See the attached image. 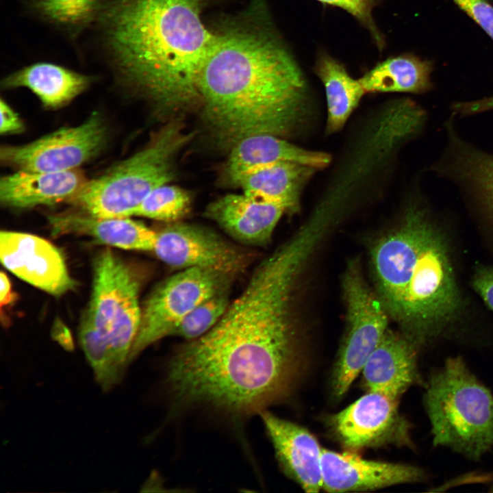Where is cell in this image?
Listing matches in <instances>:
<instances>
[{
	"mask_svg": "<svg viewBox=\"0 0 493 493\" xmlns=\"http://www.w3.org/2000/svg\"><path fill=\"white\" fill-rule=\"evenodd\" d=\"M291 296L275 277L252 275L220 320L170 358L166 381L173 399L247 416L288 397L304 368Z\"/></svg>",
	"mask_w": 493,
	"mask_h": 493,
	"instance_id": "6da1fadb",
	"label": "cell"
},
{
	"mask_svg": "<svg viewBox=\"0 0 493 493\" xmlns=\"http://www.w3.org/2000/svg\"><path fill=\"white\" fill-rule=\"evenodd\" d=\"M199 91L204 122L217 142L230 149L253 135H290L308 116L303 71L263 26L234 25L216 34Z\"/></svg>",
	"mask_w": 493,
	"mask_h": 493,
	"instance_id": "7a4b0ae2",
	"label": "cell"
},
{
	"mask_svg": "<svg viewBox=\"0 0 493 493\" xmlns=\"http://www.w3.org/2000/svg\"><path fill=\"white\" fill-rule=\"evenodd\" d=\"M203 0H106L94 25L120 84L161 115L200 101L199 79L216 34L201 15Z\"/></svg>",
	"mask_w": 493,
	"mask_h": 493,
	"instance_id": "3957f363",
	"label": "cell"
},
{
	"mask_svg": "<svg viewBox=\"0 0 493 493\" xmlns=\"http://www.w3.org/2000/svg\"><path fill=\"white\" fill-rule=\"evenodd\" d=\"M372 263L383 305L417 348L459 312L446 240L422 205L409 203L400 225L375 244Z\"/></svg>",
	"mask_w": 493,
	"mask_h": 493,
	"instance_id": "277c9868",
	"label": "cell"
},
{
	"mask_svg": "<svg viewBox=\"0 0 493 493\" xmlns=\"http://www.w3.org/2000/svg\"><path fill=\"white\" fill-rule=\"evenodd\" d=\"M140 281L112 250L94 260L91 296L79 330L80 344L101 388L118 383L131 362L141 321Z\"/></svg>",
	"mask_w": 493,
	"mask_h": 493,
	"instance_id": "5b68a950",
	"label": "cell"
},
{
	"mask_svg": "<svg viewBox=\"0 0 493 493\" xmlns=\"http://www.w3.org/2000/svg\"><path fill=\"white\" fill-rule=\"evenodd\" d=\"M424 403L433 444L444 446L472 461L493 448V394L461 357L433 369L425 384Z\"/></svg>",
	"mask_w": 493,
	"mask_h": 493,
	"instance_id": "8992f818",
	"label": "cell"
},
{
	"mask_svg": "<svg viewBox=\"0 0 493 493\" xmlns=\"http://www.w3.org/2000/svg\"><path fill=\"white\" fill-rule=\"evenodd\" d=\"M192 136L181 123H169L145 148L88 180L70 203L95 217L134 216L151 191L173 179L177 156Z\"/></svg>",
	"mask_w": 493,
	"mask_h": 493,
	"instance_id": "52a82bcc",
	"label": "cell"
},
{
	"mask_svg": "<svg viewBox=\"0 0 493 493\" xmlns=\"http://www.w3.org/2000/svg\"><path fill=\"white\" fill-rule=\"evenodd\" d=\"M233 277L215 270L191 268L182 269L163 281L149 295L142 309L131 361L153 343L169 336L193 308L229 287Z\"/></svg>",
	"mask_w": 493,
	"mask_h": 493,
	"instance_id": "ba28073f",
	"label": "cell"
},
{
	"mask_svg": "<svg viewBox=\"0 0 493 493\" xmlns=\"http://www.w3.org/2000/svg\"><path fill=\"white\" fill-rule=\"evenodd\" d=\"M343 289L347 309L346 336L332 375V390L340 398L349 389L366 360L388 330L384 307L351 265Z\"/></svg>",
	"mask_w": 493,
	"mask_h": 493,
	"instance_id": "9c48e42d",
	"label": "cell"
},
{
	"mask_svg": "<svg viewBox=\"0 0 493 493\" xmlns=\"http://www.w3.org/2000/svg\"><path fill=\"white\" fill-rule=\"evenodd\" d=\"M106 135L103 121L93 113L78 126L61 128L26 144L1 147L0 158L21 170H75L102 150Z\"/></svg>",
	"mask_w": 493,
	"mask_h": 493,
	"instance_id": "30bf717a",
	"label": "cell"
},
{
	"mask_svg": "<svg viewBox=\"0 0 493 493\" xmlns=\"http://www.w3.org/2000/svg\"><path fill=\"white\" fill-rule=\"evenodd\" d=\"M399 399L367 391L329 418L334 435L352 451L385 445L414 448L411 424L399 410Z\"/></svg>",
	"mask_w": 493,
	"mask_h": 493,
	"instance_id": "8fae6325",
	"label": "cell"
},
{
	"mask_svg": "<svg viewBox=\"0 0 493 493\" xmlns=\"http://www.w3.org/2000/svg\"><path fill=\"white\" fill-rule=\"evenodd\" d=\"M170 266L199 268L236 276L246 266V253L216 232L196 225L175 223L157 232L153 250Z\"/></svg>",
	"mask_w": 493,
	"mask_h": 493,
	"instance_id": "7c38bea8",
	"label": "cell"
},
{
	"mask_svg": "<svg viewBox=\"0 0 493 493\" xmlns=\"http://www.w3.org/2000/svg\"><path fill=\"white\" fill-rule=\"evenodd\" d=\"M0 257L9 271L51 295L61 296L77 285L60 250L39 236L2 231Z\"/></svg>",
	"mask_w": 493,
	"mask_h": 493,
	"instance_id": "4fadbf2b",
	"label": "cell"
},
{
	"mask_svg": "<svg viewBox=\"0 0 493 493\" xmlns=\"http://www.w3.org/2000/svg\"><path fill=\"white\" fill-rule=\"evenodd\" d=\"M323 488L329 492L364 491L427 479L420 468L366 459L352 452L322 448Z\"/></svg>",
	"mask_w": 493,
	"mask_h": 493,
	"instance_id": "5bb4252c",
	"label": "cell"
},
{
	"mask_svg": "<svg viewBox=\"0 0 493 493\" xmlns=\"http://www.w3.org/2000/svg\"><path fill=\"white\" fill-rule=\"evenodd\" d=\"M453 116L444 123L446 143L432 170L479 203L493 220V153L462 138Z\"/></svg>",
	"mask_w": 493,
	"mask_h": 493,
	"instance_id": "9a60e30c",
	"label": "cell"
},
{
	"mask_svg": "<svg viewBox=\"0 0 493 493\" xmlns=\"http://www.w3.org/2000/svg\"><path fill=\"white\" fill-rule=\"evenodd\" d=\"M279 464L285 474L307 492L323 488L321 452L305 428L266 412L260 413Z\"/></svg>",
	"mask_w": 493,
	"mask_h": 493,
	"instance_id": "2e32d148",
	"label": "cell"
},
{
	"mask_svg": "<svg viewBox=\"0 0 493 493\" xmlns=\"http://www.w3.org/2000/svg\"><path fill=\"white\" fill-rule=\"evenodd\" d=\"M286 212L276 203L244 194H229L210 203L205 215L240 243L263 246L268 243Z\"/></svg>",
	"mask_w": 493,
	"mask_h": 493,
	"instance_id": "e0dca14e",
	"label": "cell"
},
{
	"mask_svg": "<svg viewBox=\"0 0 493 493\" xmlns=\"http://www.w3.org/2000/svg\"><path fill=\"white\" fill-rule=\"evenodd\" d=\"M367 391L400 399L414 384L423 383L417 366V347L405 336L387 331L362 370Z\"/></svg>",
	"mask_w": 493,
	"mask_h": 493,
	"instance_id": "ac0fdd59",
	"label": "cell"
},
{
	"mask_svg": "<svg viewBox=\"0 0 493 493\" xmlns=\"http://www.w3.org/2000/svg\"><path fill=\"white\" fill-rule=\"evenodd\" d=\"M78 169L64 172L18 170L0 181V200L6 207L25 209L70 203L87 182Z\"/></svg>",
	"mask_w": 493,
	"mask_h": 493,
	"instance_id": "d6986e66",
	"label": "cell"
},
{
	"mask_svg": "<svg viewBox=\"0 0 493 493\" xmlns=\"http://www.w3.org/2000/svg\"><path fill=\"white\" fill-rule=\"evenodd\" d=\"M49 220L54 235L87 236L100 244L124 249L153 251L157 237L156 231L130 217L71 213L50 216Z\"/></svg>",
	"mask_w": 493,
	"mask_h": 493,
	"instance_id": "ffe728a7",
	"label": "cell"
},
{
	"mask_svg": "<svg viewBox=\"0 0 493 493\" xmlns=\"http://www.w3.org/2000/svg\"><path fill=\"white\" fill-rule=\"evenodd\" d=\"M331 160L327 153L302 148L283 137L258 134L244 138L231 148L226 172L233 183L247 173L278 162H298L318 170L327 166Z\"/></svg>",
	"mask_w": 493,
	"mask_h": 493,
	"instance_id": "44dd1931",
	"label": "cell"
},
{
	"mask_svg": "<svg viewBox=\"0 0 493 493\" xmlns=\"http://www.w3.org/2000/svg\"><path fill=\"white\" fill-rule=\"evenodd\" d=\"M317 170L306 164L281 161L247 173L233 184L247 196L278 203L286 212H295L300 207L305 187Z\"/></svg>",
	"mask_w": 493,
	"mask_h": 493,
	"instance_id": "7402d4cb",
	"label": "cell"
},
{
	"mask_svg": "<svg viewBox=\"0 0 493 493\" xmlns=\"http://www.w3.org/2000/svg\"><path fill=\"white\" fill-rule=\"evenodd\" d=\"M94 77L49 62H37L24 66L1 82L5 89L27 88L49 108L67 104L86 90Z\"/></svg>",
	"mask_w": 493,
	"mask_h": 493,
	"instance_id": "603a6c76",
	"label": "cell"
},
{
	"mask_svg": "<svg viewBox=\"0 0 493 493\" xmlns=\"http://www.w3.org/2000/svg\"><path fill=\"white\" fill-rule=\"evenodd\" d=\"M433 62L405 53L377 64L359 79L366 92L422 94L433 88Z\"/></svg>",
	"mask_w": 493,
	"mask_h": 493,
	"instance_id": "cb8c5ba5",
	"label": "cell"
},
{
	"mask_svg": "<svg viewBox=\"0 0 493 493\" xmlns=\"http://www.w3.org/2000/svg\"><path fill=\"white\" fill-rule=\"evenodd\" d=\"M314 71L322 81L326 94V131H339L366 93L359 80L353 79L344 66L328 54L320 55Z\"/></svg>",
	"mask_w": 493,
	"mask_h": 493,
	"instance_id": "d4e9b609",
	"label": "cell"
},
{
	"mask_svg": "<svg viewBox=\"0 0 493 493\" xmlns=\"http://www.w3.org/2000/svg\"><path fill=\"white\" fill-rule=\"evenodd\" d=\"M106 0H25L28 12L71 39L94 25Z\"/></svg>",
	"mask_w": 493,
	"mask_h": 493,
	"instance_id": "484cf974",
	"label": "cell"
},
{
	"mask_svg": "<svg viewBox=\"0 0 493 493\" xmlns=\"http://www.w3.org/2000/svg\"><path fill=\"white\" fill-rule=\"evenodd\" d=\"M229 287L207 298L193 308L173 329L170 336L189 340L209 331L223 317L230 305Z\"/></svg>",
	"mask_w": 493,
	"mask_h": 493,
	"instance_id": "4316f807",
	"label": "cell"
},
{
	"mask_svg": "<svg viewBox=\"0 0 493 493\" xmlns=\"http://www.w3.org/2000/svg\"><path fill=\"white\" fill-rule=\"evenodd\" d=\"M188 193L175 186L164 184L151 191L134 212V216L163 221H175L190 210Z\"/></svg>",
	"mask_w": 493,
	"mask_h": 493,
	"instance_id": "83f0119b",
	"label": "cell"
},
{
	"mask_svg": "<svg viewBox=\"0 0 493 493\" xmlns=\"http://www.w3.org/2000/svg\"><path fill=\"white\" fill-rule=\"evenodd\" d=\"M346 11L360 22L371 34L374 40L381 47L383 38L373 18L372 11L376 0H317Z\"/></svg>",
	"mask_w": 493,
	"mask_h": 493,
	"instance_id": "f1b7e54d",
	"label": "cell"
},
{
	"mask_svg": "<svg viewBox=\"0 0 493 493\" xmlns=\"http://www.w3.org/2000/svg\"><path fill=\"white\" fill-rule=\"evenodd\" d=\"M493 41V5L487 0H452Z\"/></svg>",
	"mask_w": 493,
	"mask_h": 493,
	"instance_id": "f546056e",
	"label": "cell"
},
{
	"mask_svg": "<svg viewBox=\"0 0 493 493\" xmlns=\"http://www.w3.org/2000/svg\"><path fill=\"white\" fill-rule=\"evenodd\" d=\"M472 286L493 311V268H478L472 278Z\"/></svg>",
	"mask_w": 493,
	"mask_h": 493,
	"instance_id": "4dcf8cb0",
	"label": "cell"
},
{
	"mask_svg": "<svg viewBox=\"0 0 493 493\" xmlns=\"http://www.w3.org/2000/svg\"><path fill=\"white\" fill-rule=\"evenodd\" d=\"M1 134H16L23 131V124L15 111L8 104L1 99Z\"/></svg>",
	"mask_w": 493,
	"mask_h": 493,
	"instance_id": "1f68e13d",
	"label": "cell"
},
{
	"mask_svg": "<svg viewBox=\"0 0 493 493\" xmlns=\"http://www.w3.org/2000/svg\"><path fill=\"white\" fill-rule=\"evenodd\" d=\"M10 280L4 273H1V307L11 303L13 298Z\"/></svg>",
	"mask_w": 493,
	"mask_h": 493,
	"instance_id": "d6a6232c",
	"label": "cell"
},
{
	"mask_svg": "<svg viewBox=\"0 0 493 493\" xmlns=\"http://www.w3.org/2000/svg\"><path fill=\"white\" fill-rule=\"evenodd\" d=\"M488 102L490 108L493 109V95L490 97Z\"/></svg>",
	"mask_w": 493,
	"mask_h": 493,
	"instance_id": "836d02e7",
	"label": "cell"
}]
</instances>
